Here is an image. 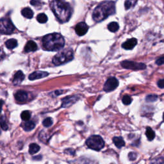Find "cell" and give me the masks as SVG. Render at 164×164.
<instances>
[{
  "mask_svg": "<svg viewBox=\"0 0 164 164\" xmlns=\"http://www.w3.org/2000/svg\"><path fill=\"white\" fill-rule=\"evenodd\" d=\"M51 10L56 17L61 23L69 21L72 14V9L70 5L60 0H54L51 3Z\"/></svg>",
  "mask_w": 164,
  "mask_h": 164,
  "instance_id": "6da1fadb",
  "label": "cell"
},
{
  "mask_svg": "<svg viewBox=\"0 0 164 164\" xmlns=\"http://www.w3.org/2000/svg\"><path fill=\"white\" fill-rule=\"evenodd\" d=\"M116 12L115 3L113 1H105L95 8L92 13V18L94 21L101 22L108 16L112 15Z\"/></svg>",
  "mask_w": 164,
  "mask_h": 164,
  "instance_id": "7a4b0ae2",
  "label": "cell"
},
{
  "mask_svg": "<svg viewBox=\"0 0 164 164\" xmlns=\"http://www.w3.org/2000/svg\"><path fill=\"white\" fill-rule=\"evenodd\" d=\"M43 46L48 51H56L61 50L65 45V40L62 35L57 33L46 35L42 39Z\"/></svg>",
  "mask_w": 164,
  "mask_h": 164,
  "instance_id": "3957f363",
  "label": "cell"
},
{
  "mask_svg": "<svg viewBox=\"0 0 164 164\" xmlns=\"http://www.w3.org/2000/svg\"><path fill=\"white\" fill-rule=\"evenodd\" d=\"M73 59V51L71 49L63 50L53 57V63L55 65H59L67 63Z\"/></svg>",
  "mask_w": 164,
  "mask_h": 164,
  "instance_id": "277c9868",
  "label": "cell"
},
{
  "mask_svg": "<svg viewBox=\"0 0 164 164\" xmlns=\"http://www.w3.org/2000/svg\"><path fill=\"white\" fill-rule=\"evenodd\" d=\"M86 144L90 149L95 151H100L105 146V142L99 135H92L87 139Z\"/></svg>",
  "mask_w": 164,
  "mask_h": 164,
  "instance_id": "5b68a950",
  "label": "cell"
},
{
  "mask_svg": "<svg viewBox=\"0 0 164 164\" xmlns=\"http://www.w3.org/2000/svg\"><path fill=\"white\" fill-rule=\"evenodd\" d=\"M14 30L15 27L9 19L3 18L0 19V34H10Z\"/></svg>",
  "mask_w": 164,
  "mask_h": 164,
  "instance_id": "8992f818",
  "label": "cell"
},
{
  "mask_svg": "<svg viewBox=\"0 0 164 164\" xmlns=\"http://www.w3.org/2000/svg\"><path fill=\"white\" fill-rule=\"evenodd\" d=\"M121 65L125 69L133 71L144 70L146 68V65L142 63H137L132 61H124L121 63Z\"/></svg>",
  "mask_w": 164,
  "mask_h": 164,
  "instance_id": "52a82bcc",
  "label": "cell"
},
{
  "mask_svg": "<svg viewBox=\"0 0 164 164\" xmlns=\"http://www.w3.org/2000/svg\"><path fill=\"white\" fill-rule=\"evenodd\" d=\"M119 85V81L116 78L112 77L108 79L104 85L103 90L105 92H111L114 91Z\"/></svg>",
  "mask_w": 164,
  "mask_h": 164,
  "instance_id": "ba28073f",
  "label": "cell"
},
{
  "mask_svg": "<svg viewBox=\"0 0 164 164\" xmlns=\"http://www.w3.org/2000/svg\"><path fill=\"white\" fill-rule=\"evenodd\" d=\"M88 26L84 22H81L78 23L75 27V32L79 36H83L85 34H86L87 32H88Z\"/></svg>",
  "mask_w": 164,
  "mask_h": 164,
  "instance_id": "9c48e42d",
  "label": "cell"
},
{
  "mask_svg": "<svg viewBox=\"0 0 164 164\" xmlns=\"http://www.w3.org/2000/svg\"><path fill=\"white\" fill-rule=\"evenodd\" d=\"M78 99V97L76 96H70L67 97L63 99L62 100V107L63 108H67L69 106L73 105L74 103H75Z\"/></svg>",
  "mask_w": 164,
  "mask_h": 164,
  "instance_id": "30bf717a",
  "label": "cell"
},
{
  "mask_svg": "<svg viewBox=\"0 0 164 164\" xmlns=\"http://www.w3.org/2000/svg\"><path fill=\"white\" fill-rule=\"evenodd\" d=\"M48 76V73L44 72V71H35L32 73L28 76V78L30 80H37V79L43 78H45L46 76Z\"/></svg>",
  "mask_w": 164,
  "mask_h": 164,
  "instance_id": "8fae6325",
  "label": "cell"
},
{
  "mask_svg": "<svg viewBox=\"0 0 164 164\" xmlns=\"http://www.w3.org/2000/svg\"><path fill=\"white\" fill-rule=\"evenodd\" d=\"M136 44H137V40L135 39V38H133V39H130L123 43L122 47L125 49V50H132L136 45Z\"/></svg>",
  "mask_w": 164,
  "mask_h": 164,
  "instance_id": "7c38bea8",
  "label": "cell"
},
{
  "mask_svg": "<svg viewBox=\"0 0 164 164\" xmlns=\"http://www.w3.org/2000/svg\"><path fill=\"white\" fill-rule=\"evenodd\" d=\"M24 79V75L21 71H18L15 74L13 79V83L15 85H17L21 83Z\"/></svg>",
  "mask_w": 164,
  "mask_h": 164,
  "instance_id": "4fadbf2b",
  "label": "cell"
},
{
  "mask_svg": "<svg viewBox=\"0 0 164 164\" xmlns=\"http://www.w3.org/2000/svg\"><path fill=\"white\" fill-rule=\"evenodd\" d=\"M15 98L18 102H24L28 98V94L24 91H17L15 94Z\"/></svg>",
  "mask_w": 164,
  "mask_h": 164,
  "instance_id": "5bb4252c",
  "label": "cell"
},
{
  "mask_svg": "<svg viewBox=\"0 0 164 164\" xmlns=\"http://www.w3.org/2000/svg\"><path fill=\"white\" fill-rule=\"evenodd\" d=\"M37 50V45L34 41L33 40H29L24 47V51L27 53L28 52H33Z\"/></svg>",
  "mask_w": 164,
  "mask_h": 164,
  "instance_id": "9a60e30c",
  "label": "cell"
},
{
  "mask_svg": "<svg viewBox=\"0 0 164 164\" xmlns=\"http://www.w3.org/2000/svg\"><path fill=\"white\" fill-rule=\"evenodd\" d=\"M21 13L24 17L28 19H32L34 16V12L31 9H30L28 7L24 8L23 10H21Z\"/></svg>",
  "mask_w": 164,
  "mask_h": 164,
  "instance_id": "2e32d148",
  "label": "cell"
},
{
  "mask_svg": "<svg viewBox=\"0 0 164 164\" xmlns=\"http://www.w3.org/2000/svg\"><path fill=\"white\" fill-rule=\"evenodd\" d=\"M5 46L9 50H13V48H15L17 46V41L14 39H9L5 42Z\"/></svg>",
  "mask_w": 164,
  "mask_h": 164,
  "instance_id": "e0dca14e",
  "label": "cell"
},
{
  "mask_svg": "<svg viewBox=\"0 0 164 164\" xmlns=\"http://www.w3.org/2000/svg\"><path fill=\"white\" fill-rule=\"evenodd\" d=\"M113 142L114 144L116 145V146L118 148H121L123 146H124L125 142L123 138L120 136H116L113 138Z\"/></svg>",
  "mask_w": 164,
  "mask_h": 164,
  "instance_id": "ac0fdd59",
  "label": "cell"
},
{
  "mask_svg": "<svg viewBox=\"0 0 164 164\" xmlns=\"http://www.w3.org/2000/svg\"><path fill=\"white\" fill-rule=\"evenodd\" d=\"M40 147L39 145L35 143L31 144L29 146V153L30 155H34L40 151Z\"/></svg>",
  "mask_w": 164,
  "mask_h": 164,
  "instance_id": "d6986e66",
  "label": "cell"
},
{
  "mask_svg": "<svg viewBox=\"0 0 164 164\" xmlns=\"http://www.w3.org/2000/svg\"><path fill=\"white\" fill-rule=\"evenodd\" d=\"M35 126V124L34 121H26L23 125V128L26 132H30L34 129Z\"/></svg>",
  "mask_w": 164,
  "mask_h": 164,
  "instance_id": "ffe728a7",
  "label": "cell"
},
{
  "mask_svg": "<svg viewBox=\"0 0 164 164\" xmlns=\"http://www.w3.org/2000/svg\"><path fill=\"white\" fill-rule=\"evenodd\" d=\"M146 135L149 140H153L155 137V133L153 130L151 128H147L146 131Z\"/></svg>",
  "mask_w": 164,
  "mask_h": 164,
  "instance_id": "44dd1931",
  "label": "cell"
},
{
  "mask_svg": "<svg viewBox=\"0 0 164 164\" xmlns=\"http://www.w3.org/2000/svg\"><path fill=\"white\" fill-rule=\"evenodd\" d=\"M108 28L109 30L112 32H116L119 28V26L118 23L116 22H112L108 25Z\"/></svg>",
  "mask_w": 164,
  "mask_h": 164,
  "instance_id": "7402d4cb",
  "label": "cell"
},
{
  "mask_svg": "<svg viewBox=\"0 0 164 164\" xmlns=\"http://www.w3.org/2000/svg\"><path fill=\"white\" fill-rule=\"evenodd\" d=\"M37 20L40 23H45L48 21V17L45 13H39L37 17Z\"/></svg>",
  "mask_w": 164,
  "mask_h": 164,
  "instance_id": "603a6c76",
  "label": "cell"
},
{
  "mask_svg": "<svg viewBox=\"0 0 164 164\" xmlns=\"http://www.w3.org/2000/svg\"><path fill=\"white\" fill-rule=\"evenodd\" d=\"M21 119H23V121H29V119H30V117H31V114H30V112L28 111V110L23 111V112L21 113Z\"/></svg>",
  "mask_w": 164,
  "mask_h": 164,
  "instance_id": "cb8c5ba5",
  "label": "cell"
},
{
  "mask_svg": "<svg viewBox=\"0 0 164 164\" xmlns=\"http://www.w3.org/2000/svg\"><path fill=\"white\" fill-rule=\"evenodd\" d=\"M0 126H1V128L3 130H7L9 126H8V124H7L6 121H5V117L2 116L0 118Z\"/></svg>",
  "mask_w": 164,
  "mask_h": 164,
  "instance_id": "d4e9b609",
  "label": "cell"
},
{
  "mask_svg": "<svg viewBox=\"0 0 164 164\" xmlns=\"http://www.w3.org/2000/svg\"><path fill=\"white\" fill-rule=\"evenodd\" d=\"M42 124L44 126H45L46 128L50 127L53 124V120H52L51 117H48V118H46L44 120Z\"/></svg>",
  "mask_w": 164,
  "mask_h": 164,
  "instance_id": "484cf974",
  "label": "cell"
},
{
  "mask_svg": "<svg viewBox=\"0 0 164 164\" xmlns=\"http://www.w3.org/2000/svg\"><path fill=\"white\" fill-rule=\"evenodd\" d=\"M132 101V99L131 98L129 95H124L122 98V103L124 104L125 105H129Z\"/></svg>",
  "mask_w": 164,
  "mask_h": 164,
  "instance_id": "4316f807",
  "label": "cell"
},
{
  "mask_svg": "<svg viewBox=\"0 0 164 164\" xmlns=\"http://www.w3.org/2000/svg\"><path fill=\"white\" fill-rule=\"evenodd\" d=\"M158 99V96L156 95H149L146 98V101L147 102H155Z\"/></svg>",
  "mask_w": 164,
  "mask_h": 164,
  "instance_id": "83f0119b",
  "label": "cell"
},
{
  "mask_svg": "<svg viewBox=\"0 0 164 164\" xmlns=\"http://www.w3.org/2000/svg\"><path fill=\"white\" fill-rule=\"evenodd\" d=\"M149 164H164V159L163 158H158L151 161Z\"/></svg>",
  "mask_w": 164,
  "mask_h": 164,
  "instance_id": "f1b7e54d",
  "label": "cell"
},
{
  "mask_svg": "<svg viewBox=\"0 0 164 164\" xmlns=\"http://www.w3.org/2000/svg\"><path fill=\"white\" fill-rule=\"evenodd\" d=\"M132 6V0H126V1H125L124 7L126 9V10L130 9Z\"/></svg>",
  "mask_w": 164,
  "mask_h": 164,
  "instance_id": "f546056e",
  "label": "cell"
},
{
  "mask_svg": "<svg viewBox=\"0 0 164 164\" xmlns=\"http://www.w3.org/2000/svg\"><path fill=\"white\" fill-rule=\"evenodd\" d=\"M136 157H137L136 153H134V152H131L130 153L129 155H128V158H129V159L132 161L135 160L136 158Z\"/></svg>",
  "mask_w": 164,
  "mask_h": 164,
  "instance_id": "4dcf8cb0",
  "label": "cell"
},
{
  "mask_svg": "<svg viewBox=\"0 0 164 164\" xmlns=\"http://www.w3.org/2000/svg\"><path fill=\"white\" fill-rule=\"evenodd\" d=\"M156 64L158 65H161L164 64V56L160 57V58H158L157 61H156Z\"/></svg>",
  "mask_w": 164,
  "mask_h": 164,
  "instance_id": "1f68e13d",
  "label": "cell"
},
{
  "mask_svg": "<svg viewBox=\"0 0 164 164\" xmlns=\"http://www.w3.org/2000/svg\"><path fill=\"white\" fill-rule=\"evenodd\" d=\"M158 86L160 89H164V79L160 80L158 81Z\"/></svg>",
  "mask_w": 164,
  "mask_h": 164,
  "instance_id": "d6a6232c",
  "label": "cell"
},
{
  "mask_svg": "<svg viewBox=\"0 0 164 164\" xmlns=\"http://www.w3.org/2000/svg\"><path fill=\"white\" fill-rule=\"evenodd\" d=\"M40 3V2L38 0H32L30 1V4L34 5V6H37L38 5H39Z\"/></svg>",
  "mask_w": 164,
  "mask_h": 164,
  "instance_id": "836d02e7",
  "label": "cell"
},
{
  "mask_svg": "<svg viewBox=\"0 0 164 164\" xmlns=\"http://www.w3.org/2000/svg\"><path fill=\"white\" fill-rule=\"evenodd\" d=\"M4 104V101L3 100H0V114L1 112V110H2V107H3V105Z\"/></svg>",
  "mask_w": 164,
  "mask_h": 164,
  "instance_id": "e575fe53",
  "label": "cell"
},
{
  "mask_svg": "<svg viewBox=\"0 0 164 164\" xmlns=\"http://www.w3.org/2000/svg\"><path fill=\"white\" fill-rule=\"evenodd\" d=\"M163 121H164V114L163 115Z\"/></svg>",
  "mask_w": 164,
  "mask_h": 164,
  "instance_id": "d590c367",
  "label": "cell"
},
{
  "mask_svg": "<svg viewBox=\"0 0 164 164\" xmlns=\"http://www.w3.org/2000/svg\"><path fill=\"white\" fill-rule=\"evenodd\" d=\"M0 134H1V130H0Z\"/></svg>",
  "mask_w": 164,
  "mask_h": 164,
  "instance_id": "8d00e7d4",
  "label": "cell"
}]
</instances>
